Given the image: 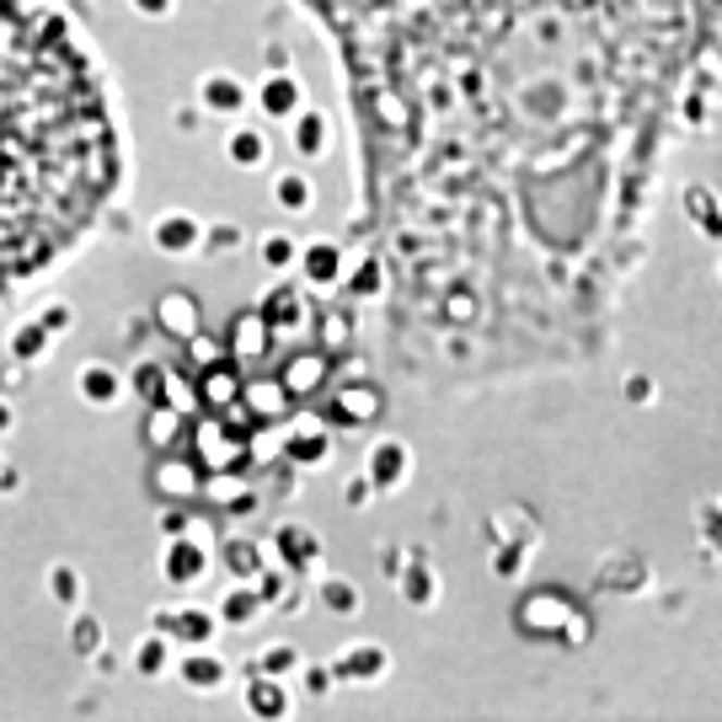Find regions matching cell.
Returning <instances> with one entry per match:
<instances>
[{
  "mask_svg": "<svg viewBox=\"0 0 722 722\" xmlns=\"http://www.w3.org/2000/svg\"><path fill=\"white\" fill-rule=\"evenodd\" d=\"M119 183V134L80 43L0 0V289L65 258Z\"/></svg>",
  "mask_w": 722,
  "mask_h": 722,
  "instance_id": "1",
  "label": "cell"
}]
</instances>
